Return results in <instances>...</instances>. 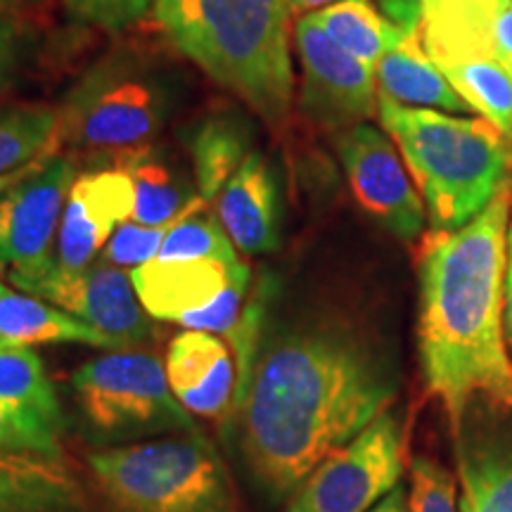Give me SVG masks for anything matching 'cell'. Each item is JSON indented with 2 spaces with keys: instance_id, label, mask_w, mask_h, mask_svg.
<instances>
[{
  "instance_id": "cell-19",
  "label": "cell",
  "mask_w": 512,
  "mask_h": 512,
  "mask_svg": "<svg viewBox=\"0 0 512 512\" xmlns=\"http://www.w3.org/2000/svg\"><path fill=\"white\" fill-rule=\"evenodd\" d=\"M375 81L380 95H387L401 105L448 114L470 112L439 64L427 55L420 31H411L399 46L382 55V60L375 64Z\"/></svg>"
},
{
  "instance_id": "cell-38",
  "label": "cell",
  "mask_w": 512,
  "mask_h": 512,
  "mask_svg": "<svg viewBox=\"0 0 512 512\" xmlns=\"http://www.w3.org/2000/svg\"><path fill=\"white\" fill-rule=\"evenodd\" d=\"M337 3V0H287V5H290V12L297 17H306V15H313V12L328 8V5Z\"/></svg>"
},
{
  "instance_id": "cell-37",
  "label": "cell",
  "mask_w": 512,
  "mask_h": 512,
  "mask_svg": "<svg viewBox=\"0 0 512 512\" xmlns=\"http://www.w3.org/2000/svg\"><path fill=\"white\" fill-rule=\"evenodd\" d=\"M370 512H411V510H408V501H406V494H403V489L401 486H396L392 494L384 496Z\"/></svg>"
},
{
  "instance_id": "cell-24",
  "label": "cell",
  "mask_w": 512,
  "mask_h": 512,
  "mask_svg": "<svg viewBox=\"0 0 512 512\" xmlns=\"http://www.w3.org/2000/svg\"><path fill=\"white\" fill-rule=\"evenodd\" d=\"M60 112L48 105L0 110V176L55 155L60 147Z\"/></svg>"
},
{
  "instance_id": "cell-33",
  "label": "cell",
  "mask_w": 512,
  "mask_h": 512,
  "mask_svg": "<svg viewBox=\"0 0 512 512\" xmlns=\"http://www.w3.org/2000/svg\"><path fill=\"white\" fill-rule=\"evenodd\" d=\"M29 50V31L19 19L0 17V91L15 79Z\"/></svg>"
},
{
  "instance_id": "cell-13",
  "label": "cell",
  "mask_w": 512,
  "mask_h": 512,
  "mask_svg": "<svg viewBox=\"0 0 512 512\" xmlns=\"http://www.w3.org/2000/svg\"><path fill=\"white\" fill-rule=\"evenodd\" d=\"M133 204V181L117 166L76 178L57 230L55 266L69 273L86 271L114 230L131 219Z\"/></svg>"
},
{
  "instance_id": "cell-11",
  "label": "cell",
  "mask_w": 512,
  "mask_h": 512,
  "mask_svg": "<svg viewBox=\"0 0 512 512\" xmlns=\"http://www.w3.org/2000/svg\"><path fill=\"white\" fill-rule=\"evenodd\" d=\"M344 174L356 202L396 238L415 240L425 228V202L387 131L356 124L337 140Z\"/></svg>"
},
{
  "instance_id": "cell-17",
  "label": "cell",
  "mask_w": 512,
  "mask_h": 512,
  "mask_svg": "<svg viewBox=\"0 0 512 512\" xmlns=\"http://www.w3.org/2000/svg\"><path fill=\"white\" fill-rule=\"evenodd\" d=\"M114 166L133 181L136 204L131 219L143 226H169L207 204L171 152L155 143L119 152Z\"/></svg>"
},
{
  "instance_id": "cell-16",
  "label": "cell",
  "mask_w": 512,
  "mask_h": 512,
  "mask_svg": "<svg viewBox=\"0 0 512 512\" xmlns=\"http://www.w3.org/2000/svg\"><path fill=\"white\" fill-rule=\"evenodd\" d=\"M240 261V259H238ZM238 261L219 259H152L133 268L131 280L140 304L152 318L176 320L200 311L219 297Z\"/></svg>"
},
{
  "instance_id": "cell-12",
  "label": "cell",
  "mask_w": 512,
  "mask_h": 512,
  "mask_svg": "<svg viewBox=\"0 0 512 512\" xmlns=\"http://www.w3.org/2000/svg\"><path fill=\"white\" fill-rule=\"evenodd\" d=\"M27 294L86 320L110 337L119 351H128L152 335V316L140 304L131 275L102 256L79 273L53 266Z\"/></svg>"
},
{
  "instance_id": "cell-14",
  "label": "cell",
  "mask_w": 512,
  "mask_h": 512,
  "mask_svg": "<svg viewBox=\"0 0 512 512\" xmlns=\"http://www.w3.org/2000/svg\"><path fill=\"white\" fill-rule=\"evenodd\" d=\"M164 370L185 411L219 418L233 408L238 373L219 335L185 328L169 344Z\"/></svg>"
},
{
  "instance_id": "cell-9",
  "label": "cell",
  "mask_w": 512,
  "mask_h": 512,
  "mask_svg": "<svg viewBox=\"0 0 512 512\" xmlns=\"http://www.w3.org/2000/svg\"><path fill=\"white\" fill-rule=\"evenodd\" d=\"M76 181L74 157L53 155L0 197V271L27 292L55 266L57 230Z\"/></svg>"
},
{
  "instance_id": "cell-30",
  "label": "cell",
  "mask_w": 512,
  "mask_h": 512,
  "mask_svg": "<svg viewBox=\"0 0 512 512\" xmlns=\"http://www.w3.org/2000/svg\"><path fill=\"white\" fill-rule=\"evenodd\" d=\"M411 512H463L460 510L456 479L437 460L418 456L411 463Z\"/></svg>"
},
{
  "instance_id": "cell-41",
  "label": "cell",
  "mask_w": 512,
  "mask_h": 512,
  "mask_svg": "<svg viewBox=\"0 0 512 512\" xmlns=\"http://www.w3.org/2000/svg\"><path fill=\"white\" fill-rule=\"evenodd\" d=\"M510 155H512V150H510Z\"/></svg>"
},
{
  "instance_id": "cell-34",
  "label": "cell",
  "mask_w": 512,
  "mask_h": 512,
  "mask_svg": "<svg viewBox=\"0 0 512 512\" xmlns=\"http://www.w3.org/2000/svg\"><path fill=\"white\" fill-rule=\"evenodd\" d=\"M489 48L491 55L512 72V0L489 19Z\"/></svg>"
},
{
  "instance_id": "cell-35",
  "label": "cell",
  "mask_w": 512,
  "mask_h": 512,
  "mask_svg": "<svg viewBox=\"0 0 512 512\" xmlns=\"http://www.w3.org/2000/svg\"><path fill=\"white\" fill-rule=\"evenodd\" d=\"M503 325L505 339L512 347V216L508 228V268H505V292H503Z\"/></svg>"
},
{
  "instance_id": "cell-8",
  "label": "cell",
  "mask_w": 512,
  "mask_h": 512,
  "mask_svg": "<svg viewBox=\"0 0 512 512\" xmlns=\"http://www.w3.org/2000/svg\"><path fill=\"white\" fill-rule=\"evenodd\" d=\"M401 422L382 413L294 489L287 512H370L403 475Z\"/></svg>"
},
{
  "instance_id": "cell-40",
  "label": "cell",
  "mask_w": 512,
  "mask_h": 512,
  "mask_svg": "<svg viewBox=\"0 0 512 512\" xmlns=\"http://www.w3.org/2000/svg\"><path fill=\"white\" fill-rule=\"evenodd\" d=\"M479 3L486 5L489 10H498V8H503V5H508L510 0H479Z\"/></svg>"
},
{
  "instance_id": "cell-29",
  "label": "cell",
  "mask_w": 512,
  "mask_h": 512,
  "mask_svg": "<svg viewBox=\"0 0 512 512\" xmlns=\"http://www.w3.org/2000/svg\"><path fill=\"white\" fill-rule=\"evenodd\" d=\"M247 287H249V268L247 264L238 261V264L233 266V271H230L228 283L221 290L219 297L200 311L185 313V316L178 318L176 323H181L183 328L188 330H202V332H211V335H221L230 339V335H233L240 323L242 302H245Z\"/></svg>"
},
{
  "instance_id": "cell-15",
  "label": "cell",
  "mask_w": 512,
  "mask_h": 512,
  "mask_svg": "<svg viewBox=\"0 0 512 512\" xmlns=\"http://www.w3.org/2000/svg\"><path fill=\"white\" fill-rule=\"evenodd\" d=\"M219 219L240 252L259 256L280 247L278 183L261 152H252L221 190Z\"/></svg>"
},
{
  "instance_id": "cell-10",
  "label": "cell",
  "mask_w": 512,
  "mask_h": 512,
  "mask_svg": "<svg viewBox=\"0 0 512 512\" xmlns=\"http://www.w3.org/2000/svg\"><path fill=\"white\" fill-rule=\"evenodd\" d=\"M294 46L302 64L299 105L313 124L347 131L377 112L375 69L339 48L311 15L294 24Z\"/></svg>"
},
{
  "instance_id": "cell-6",
  "label": "cell",
  "mask_w": 512,
  "mask_h": 512,
  "mask_svg": "<svg viewBox=\"0 0 512 512\" xmlns=\"http://www.w3.org/2000/svg\"><path fill=\"white\" fill-rule=\"evenodd\" d=\"M174 110V88L136 50L105 55L74 83L60 112V138L79 150L124 152L152 143Z\"/></svg>"
},
{
  "instance_id": "cell-31",
  "label": "cell",
  "mask_w": 512,
  "mask_h": 512,
  "mask_svg": "<svg viewBox=\"0 0 512 512\" xmlns=\"http://www.w3.org/2000/svg\"><path fill=\"white\" fill-rule=\"evenodd\" d=\"M178 223V221H176ZM143 226V223L126 221L114 230V235L107 242L102 259H107L114 266H131L138 268L152 261L162 249V242L169 235V230L176 226Z\"/></svg>"
},
{
  "instance_id": "cell-18",
  "label": "cell",
  "mask_w": 512,
  "mask_h": 512,
  "mask_svg": "<svg viewBox=\"0 0 512 512\" xmlns=\"http://www.w3.org/2000/svg\"><path fill=\"white\" fill-rule=\"evenodd\" d=\"M0 512H88L64 460L0 448Z\"/></svg>"
},
{
  "instance_id": "cell-22",
  "label": "cell",
  "mask_w": 512,
  "mask_h": 512,
  "mask_svg": "<svg viewBox=\"0 0 512 512\" xmlns=\"http://www.w3.org/2000/svg\"><path fill=\"white\" fill-rule=\"evenodd\" d=\"M472 112L489 121L512 145V72L491 53H465L437 60Z\"/></svg>"
},
{
  "instance_id": "cell-26",
  "label": "cell",
  "mask_w": 512,
  "mask_h": 512,
  "mask_svg": "<svg viewBox=\"0 0 512 512\" xmlns=\"http://www.w3.org/2000/svg\"><path fill=\"white\" fill-rule=\"evenodd\" d=\"M460 484L463 512H512V448L463 453Z\"/></svg>"
},
{
  "instance_id": "cell-39",
  "label": "cell",
  "mask_w": 512,
  "mask_h": 512,
  "mask_svg": "<svg viewBox=\"0 0 512 512\" xmlns=\"http://www.w3.org/2000/svg\"><path fill=\"white\" fill-rule=\"evenodd\" d=\"M46 0H0V17H17L19 12L38 8Z\"/></svg>"
},
{
  "instance_id": "cell-2",
  "label": "cell",
  "mask_w": 512,
  "mask_h": 512,
  "mask_svg": "<svg viewBox=\"0 0 512 512\" xmlns=\"http://www.w3.org/2000/svg\"><path fill=\"white\" fill-rule=\"evenodd\" d=\"M512 185L482 214L422 242L418 347L425 387L453 430L477 396L512 411V361L503 325Z\"/></svg>"
},
{
  "instance_id": "cell-28",
  "label": "cell",
  "mask_w": 512,
  "mask_h": 512,
  "mask_svg": "<svg viewBox=\"0 0 512 512\" xmlns=\"http://www.w3.org/2000/svg\"><path fill=\"white\" fill-rule=\"evenodd\" d=\"M0 448L64 460L60 432L41 415L0 399Z\"/></svg>"
},
{
  "instance_id": "cell-7",
  "label": "cell",
  "mask_w": 512,
  "mask_h": 512,
  "mask_svg": "<svg viewBox=\"0 0 512 512\" xmlns=\"http://www.w3.org/2000/svg\"><path fill=\"white\" fill-rule=\"evenodd\" d=\"M76 406L95 432L107 439L152 432H195L192 413L171 392L157 356L112 351L72 375Z\"/></svg>"
},
{
  "instance_id": "cell-32",
  "label": "cell",
  "mask_w": 512,
  "mask_h": 512,
  "mask_svg": "<svg viewBox=\"0 0 512 512\" xmlns=\"http://www.w3.org/2000/svg\"><path fill=\"white\" fill-rule=\"evenodd\" d=\"M64 3L81 22L119 31L140 22L150 10L152 0H64Z\"/></svg>"
},
{
  "instance_id": "cell-20",
  "label": "cell",
  "mask_w": 512,
  "mask_h": 512,
  "mask_svg": "<svg viewBox=\"0 0 512 512\" xmlns=\"http://www.w3.org/2000/svg\"><path fill=\"white\" fill-rule=\"evenodd\" d=\"M48 342L88 344L107 351H119L110 337L102 335L86 320L55 309L31 294H19L0 285V349L34 347Z\"/></svg>"
},
{
  "instance_id": "cell-25",
  "label": "cell",
  "mask_w": 512,
  "mask_h": 512,
  "mask_svg": "<svg viewBox=\"0 0 512 512\" xmlns=\"http://www.w3.org/2000/svg\"><path fill=\"white\" fill-rule=\"evenodd\" d=\"M0 399L29 408L62 432L64 413L60 399L53 382L48 380L41 356L31 347L0 349Z\"/></svg>"
},
{
  "instance_id": "cell-4",
  "label": "cell",
  "mask_w": 512,
  "mask_h": 512,
  "mask_svg": "<svg viewBox=\"0 0 512 512\" xmlns=\"http://www.w3.org/2000/svg\"><path fill=\"white\" fill-rule=\"evenodd\" d=\"M377 117L399 147L437 230H456L508 183V140L482 117L408 107L377 98Z\"/></svg>"
},
{
  "instance_id": "cell-27",
  "label": "cell",
  "mask_w": 512,
  "mask_h": 512,
  "mask_svg": "<svg viewBox=\"0 0 512 512\" xmlns=\"http://www.w3.org/2000/svg\"><path fill=\"white\" fill-rule=\"evenodd\" d=\"M155 259L162 261H185V259H219V261H238L235 245L230 242L226 228L221 226V219L211 214L185 216L169 230L162 249Z\"/></svg>"
},
{
  "instance_id": "cell-5",
  "label": "cell",
  "mask_w": 512,
  "mask_h": 512,
  "mask_svg": "<svg viewBox=\"0 0 512 512\" xmlns=\"http://www.w3.org/2000/svg\"><path fill=\"white\" fill-rule=\"evenodd\" d=\"M88 465L117 512H233L226 467L197 434L114 446Z\"/></svg>"
},
{
  "instance_id": "cell-3",
  "label": "cell",
  "mask_w": 512,
  "mask_h": 512,
  "mask_svg": "<svg viewBox=\"0 0 512 512\" xmlns=\"http://www.w3.org/2000/svg\"><path fill=\"white\" fill-rule=\"evenodd\" d=\"M171 41L268 124L287 117L294 93L287 0H157Z\"/></svg>"
},
{
  "instance_id": "cell-36",
  "label": "cell",
  "mask_w": 512,
  "mask_h": 512,
  "mask_svg": "<svg viewBox=\"0 0 512 512\" xmlns=\"http://www.w3.org/2000/svg\"><path fill=\"white\" fill-rule=\"evenodd\" d=\"M50 157H53V155H50ZM46 159H48V157H43V159H38V162H34V164L24 166V169H17V171H12V174H3V176H0V197H3L8 190L15 188L17 183H22L24 178L34 174V171H36L38 166H41L43 162H46Z\"/></svg>"
},
{
  "instance_id": "cell-21",
  "label": "cell",
  "mask_w": 512,
  "mask_h": 512,
  "mask_svg": "<svg viewBox=\"0 0 512 512\" xmlns=\"http://www.w3.org/2000/svg\"><path fill=\"white\" fill-rule=\"evenodd\" d=\"M252 126L240 114L219 112L197 121L188 133L195 185L204 200L221 195L235 171L252 155Z\"/></svg>"
},
{
  "instance_id": "cell-1",
  "label": "cell",
  "mask_w": 512,
  "mask_h": 512,
  "mask_svg": "<svg viewBox=\"0 0 512 512\" xmlns=\"http://www.w3.org/2000/svg\"><path fill=\"white\" fill-rule=\"evenodd\" d=\"M394 396L387 368L347 332L309 328L271 337L238 408L254 484L271 501L292 496L330 453L387 413Z\"/></svg>"
},
{
  "instance_id": "cell-23",
  "label": "cell",
  "mask_w": 512,
  "mask_h": 512,
  "mask_svg": "<svg viewBox=\"0 0 512 512\" xmlns=\"http://www.w3.org/2000/svg\"><path fill=\"white\" fill-rule=\"evenodd\" d=\"M311 17L339 48L373 69L384 53L399 46L411 34L384 19L370 0H337L328 8L313 12Z\"/></svg>"
}]
</instances>
